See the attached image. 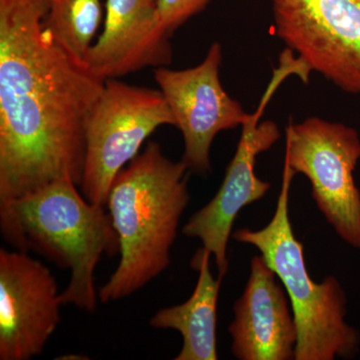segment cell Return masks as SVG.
<instances>
[{
  "mask_svg": "<svg viewBox=\"0 0 360 360\" xmlns=\"http://www.w3.org/2000/svg\"><path fill=\"white\" fill-rule=\"evenodd\" d=\"M47 0H0V203L82 184L85 124L105 80L45 28Z\"/></svg>",
  "mask_w": 360,
  "mask_h": 360,
  "instance_id": "1",
  "label": "cell"
},
{
  "mask_svg": "<svg viewBox=\"0 0 360 360\" xmlns=\"http://www.w3.org/2000/svg\"><path fill=\"white\" fill-rule=\"evenodd\" d=\"M184 161L170 160L150 141L116 175L108 207L120 238V264L98 293L103 303L129 297L160 276L180 219L191 200Z\"/></svg>",
  "mask_w": 360,
  "mask_h": 360,
  "instance_id": "2",
  "label": "cell"
},
{
  "mask_svg": "<svg viewBox=\"0 0 360 360\" xmlns=\"http://www.w3.org/2000/svg\"><path fill=\"white\" fill-rule=\"evenodd\" d=\"M70 180H59L18 200L0 203V231L15 250L35 251L70 270L63 304L94 312V274L104 255L120 253V238L105 206L90 202Z\"/></svg>",
  "mask_w": 360,
  "mask_h": 360,
  "instance_id": "3",
  "label": "cell"
},
{
  "mask_svg": "<svg viewBox=\"0 0 360 360\" xmlns=\"http://www.w3.org/2000/svg\"><path fill=\"white\" fill-rule=\"evenodd\" d=\"M295 172L284 163L276 212L259 231L241 229L232 234L238 243L255 246L285 288L297 328L295 360L352 359L360 333L345 321L347 298L340 281L329 276L315 283L305 265L303 245L290 219V191Z\"/></svg>",
  "mask_w": 360,
  "mask_h": 360,
  "instance_id": "4",
  "label": "cell"
},
{
  "mask_svg": "<svg viewBox=\"0 0 360 360\" xmlns=\"http://www.w3.org/2000/svg\"><path fill=\"white\" fill-rule=\"evenodd\" d=\"M162 125L175 122L160 89L106 79L85 124L84 198L106 206L116 175Z\"/></svg>",
  "mask_w": 360,
  "mask_h": 360,
  "instance_id": "5",
  "label": "cell"
},
{
  "mask_svg": "<svg viewBox=\"0 0 360 360\" xmlns=\"http://www.w3.org/2000/svg\"><path fill=\"white\" fill-rule=\"evenodd\" d=\"M360 158L356 129L311 116L286 129L284 163L311 184L312 198L336 233L360 250V191L354 172Z\"/></svg>",
  "mask_w": 360,
  "mask_h": 360,
  "instance_id": "6",
  "label": "cell"
},
{
  "mask_svg": "<svg viewBox=\"0 0 360 360\" xmlns=\"http://www.w3.org/2000/svg\"><path fill=\"white\" fill-rule=\"evenodd\" d=\"M276 37L338 89L360 96V0H269Z\"/></svg>",
  "mask_w": 360,
  "mask_h": 360,
  "instance_id": "7",
  "label": "cell"
},
{
  "mask_svg": "<svg viewBox=\"0 0 360 360\" xmlns=\"http://www.w3.org/2000/svg\"><path fill=\"white\" fill-rule=\"evenodd\" d=\"M288 77L290 73L285 68H278L274 71L257 110L250 113L241 125L236 155L227 167L219 191L182 229L184 236L200 239L203 248L212 253L219 276L224 277L229 269L227 245L238 213L245 206L264 198L270 189V184L255 174V163L258 155L269 150L279 141L281 132L276 122H260V118L276 90Z\"/></svg>",
  "mask_w": 360,
  "mask_h": 360,
  "instance_id": "8",
  "label": "cell"
},
{
  "mask_svg": "<svg viewBox=\"0 0 360 360\" xmlns=\"http://www.w3.org/2000/svg\"><path fill=\"white\" fill-rule=\"evenodd\" d=\"M222 47L213 42L200 65L175 70H153L156 84L184 136L182 161L200 174L212 172L210 148L219 132L241 127L250 113L222 86L219 70Z\"/></svg>",
  "mask_w": 360,
  "mask_h": 360,
  "instance_id": "9",
  "label": "cell"
},
{
  "mask_svg": "<svg viewBox=\"0 0 360 360\" xmlns=\"http://www.w3.org/2000/svg\"><path fill=\"white\" fill-rule=\"evenodd\" d=\"M61 305L51 270L26 251L0 250V359L41 354L61 321Z\"/></svg>",
  "mask_w": 360,
  "mask_h": 360,
  "instance_id": "10",
  "label": "cell"
},
{
  "mask_svg": "<svg viewBox=\"0 0 360 360\" xmlns=\"http://www.w3.org/2000/svg\"><path fill=\"white\" fill-rule=\"evenodd\" d=\"M170 37L155 0H106L103 32L84 63L104 80L169 66L174 60Z\"/></svg>",
  "mask_w": 360,
  "mask_h": 360,
  "instance_id": "11",
  "label": "cell"
},
{
  "mask_svg": "<svg viewBox=\"0 0 360 360\" xmlns=\"http://www.w3.org/2000/svg\"><path fill=\"white\" fill-rule=\"evenodd\" d=\"M281 284L262 255L251 259L250 278L229 328L236 359H295L297 328Z\"/></svg>",
  "mask_w": 360,
  "mask_h": 360,
  "instance_id": "12",
  "label": "cell"
},
{
  "mask_svg": "<svg viewBox=\"0 0 360 360\" xmlns=\"http://www.w3.org/2000/svg\"><path fill=\"white\" fill-rule=\"evenodd\" d=\"M212 253L201 248L191 260L198 270L193 295L182 304L161 309L149 321L153 328L174 329L184 345L175 360H217V302L222 277L214 278L210 269Z\"/></svg>",
  "mask_w": 360,
  "mask_h": 360,
  "instance_id": "13",
  "label": "cell"
},
{
  "mask_svg": "<svg viewBox=\"0 0 360 360\" xmlns=\"http://www.w3.org/2000/svg\"><path fill=\"white\" fill-rule=\"evenodd\" d=\"M47 4L45 28L72 58L84 63L103 21L101 0H47Z\"/></svg>",
  "mask_w": 360,
  "mask_h": 360,
  "instance_id": "14",
  "label": "cell"
},
{
  "mask_svg": "<svg viewBox=\"0 0 360 360\" xmlns=\"http://www.w3.org/2000/svg\"><path fill=\"white\" fill-rule=\"evenodd\" d=\"M213 0H155L160 20L168 34L172 37L175 30L184 25L196 14L202 13Z\"/></svg>",
  "mask_w": 360,
  "mask_h": 360,
  "instance_id": "15",
  "label": "cell"
},
{
  "mask_svg": "<svg viewBox=\"0 0 360 360\" xmlns=\"http://www.w3.org/2000/svg\"></svg>",
  "mask_w": 360,
  "mask_h": 360,
  "instance_id": "16",
  "label": "cell"
}]
</instances>
